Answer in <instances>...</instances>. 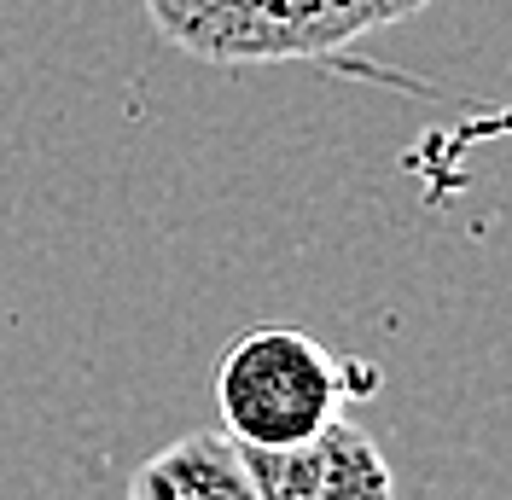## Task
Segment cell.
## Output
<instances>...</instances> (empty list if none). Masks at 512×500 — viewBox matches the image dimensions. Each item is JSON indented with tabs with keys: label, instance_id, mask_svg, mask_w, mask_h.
Listing matches in <instances>:
<instances>
[{
	"label": "cell",
	"instance_id": "277c9868",
	"mask_svg": "<svg viewBox=\"0 0 512 500\" xmlns=\"http://www.w3.org/2000/svg\"><path fill=\"white\" fill-rule=\"evenodd\" d=\"M128 500H256V483L239 442H227L222 431H192L128 477Z\"/></svg>",
	"mask_w": 512,
	"mask_h": 500
},
{
	"label": "cell",
	"instance_id": "7a4b0ae2",
	"mask_svg": "<svg viewBox=\"0 0 512 500\" xmlns=\"http://www.w3.org/2000/svg\"><path fill=\"white\" fill-rule=\"evenodd\" d=\"M431 0H146L163 41L210 64L326 59Z\"/></svg>",
	"mask_w": 512,
	"mask_h": 500
},
{
	"label": "cell",
	"instance_id": "6da1fadb",
	"mask_svg": "<svg viewBox=\"0 0 512 500\" xmlns=\"http://www.w3.org/2000/svg\"><path fill=\"white\" fill-rule=\"evenodd\" d=\"M379 390L373 367H344L303 326H251L216 361L222 437L239 448H286L315 437L344 407V396Z\"/></svg>",
	"mask_w": 512,
	"mask_h": 500
},
{
	"label": "cell",
	"instance_id": "3957f363",
	"mask_svg": "<svg viewBox=\"0 0 512 500\" xmlns=\"http://www.w3.org/2000/svg\"><path fill=\"white\" fill-rule=\"evenodd\" d=\"M256 500H396V471L367 425L332 413L315 437L286 448H239Z\"/></svg>",
	"mask_w": 512,
	"mask_h": 500
}]
</instances>
